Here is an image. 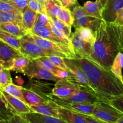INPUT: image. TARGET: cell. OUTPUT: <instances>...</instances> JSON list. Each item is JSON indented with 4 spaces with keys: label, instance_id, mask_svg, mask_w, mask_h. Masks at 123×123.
Wrapping results in <instances>:
<instances>
[{
    "label": "cell",
    "instance_id": "6da1fadb",
    "mask_svg": "<svg viewBox=\"0 0 123 123\" xmlns=\"http://www.w3.org/2000/svg\"><path fill=\"white\" fill-rule=\"evenodd\" d=\"M72 60L85 72L91 88L100 100L111 103L115 97L123 96V84L111 71L86 58L76 56Z\"/></svg>",
    "mask_w": 123,
    "mask_h": 123
},
{
    "label": "cell",
    "instance_id": "7a4b0ae2",
    "mask_svg": "<svg viewBox=\"0 0 123 123\" xmlns=\"http://www.w3.org/2000/svg\"><path fill=\"white\" fill-rule=\"evenodd\" d=\"M94 36L92 53L88 59L102 68L111 70L115 57L121 52L119 26L103 20Z\"/></svg>",
    "mask_w": 123,
    "mask_h": 123
},
{
    "label": "cell",
    "instance_id": "3957f363",
    "mask_svg": "<svg viewBox=\"0 0 123 123\" xmlns=\"http://www.w3.org/2000/svg\"><path fill=\"white\" fill-rule=\"evenodd\" d=\"M31 34L35 42L42 49H44L49 56L57 55L64 58L69 59H74L76 57L74 52L67 46L42 38L39 36L33 34L31 32Z\"/></svg>",
    "mask_w": 123,
    "mask_h": 123
},
{
    "label": "cell",
    "instance_id": "277c9868",
    "mask_svg": "<svg viewBox=\"0 0 123 123\" xmlns=\"http://www.w3.org/2000/svg\"><path fill=\"white\" fill-rule=\"evenodd\" d=\"M92 115L107 123H117L123 114L110 103L100 100L96 103Z\"/></svg>",
    "mask_w": 123,
    "mask_h": 123
},
{
    "label": "cell",
    "instance_id": "5b68a950",
    "mask_svg": "<svg viewBox=\"0 0 123 123\" xmlns=\"http://www.w3.org/2000/svg\"><path fill=\"white\" fill-rule=\"evenodd\" d=\"M72 13L74 16L73 25L75 28L86 27L96 32L102 22V19L89 16L85 12L84 7L78 5L73 8Z\"/></svg>",
    "mask_w": 123,
    "mask_h": 123
},
{
    "label": "cell",
    "instance_id": "8992f818",
    "mask_svg": "<svg viewBox=\"0 0 123 123\" xmlns=\"http://www.w3.org/2000/svg\"><path fill=\"white\" fill-rule=\"evenodd\" d=\"M19 52L21 54L30 60H36L49 55L44 49L40 47L34 40L31 32L20 38V48Z\"/></svg>",
    "mask_w": 123,
    "mask_h": 123
},
{
    "label": "cell",
    "instance_id": "52a82bcc",
    "mask_svg": "<svg viewBox=\"0 0 123 123\" xmlns=\"http://www.w3.org/2000/svg\"><path fill=\"white\" fill-rule=\"evenodd\" d=\"M24 74L26 75L30 80L34 78L42 80H50L57 82L61 78L55 76L48 70L43 67L38 63L36 60H31L25 71Z\"/></svg>",
    "mask_w": 123,
    "mask_h": 123
},
{
    "label": "cell",
    "instance_id": "ba28073f",
    "mask_svg": "<svg viewBox=\"0 0 123 123\" xmlns=\"http://www.w3.org/2000/svg\"><path fill=\"white\" fill-rule=\"evenodd\" d=\"M52 96L58 100L70 103L96 104L100 101L98 96L93 91L82 87H80L79 91L76 92L66 98H58L54 96L53 94H52Z\"/></svg>",
    "mask_w": 123,
    "mask_h": 123
},
{
    "label": "cell",
    "instance_id": "9c48e42d",
    "mask_svg": "<svg viewBox=\"0 0 123 123\" xmlns=\"http://www.w3.org/2000/svg\"><path fill=\"white\" fill-rule=\"evenodd\" d=\"M64 60L67 66L69 68V72L71 73L70 78H69L70 80L78 84L80 87L93 91L90 86L87 76L84 70L78 66L72 59L64 58Z\"/></svg>",
    "mask_w": 123,
    "mask_h": 123
},
{
    "label": "cell",
    "instance_id": "30bf717a",
    "mask_svg": "<svg viewBox=\"0 0 123 123\" xmlns=\"http://www.w3.org/2000/svg\"><path fill=\"white\" fill-rule=\"evenodd\" d=\"M80 86L68 78H61L56 82L52 93L58 98H66L78 91Z\"/></svg>",
    "mask_w": 123,
    "mask_h": 123
},
{
    "label": "cell",
    "instance_id": "8fae6325",
    "mask_svg": "<svg viewBox=\"0 0 123 123\" xmlns=\"http://www.w3.org/2000/svg\"><path fill=\"white\" fill-rule=\"evenodd\" d=\"M70 39L76 56L89 58L92 53L93 44L85 40L76 30L72 34Z\"/></svg>",
    "mask_w": 123,
    "mask_h": 123
},
{
    "label": "cell",
    "instance_id": "7c38bea8",
    "mask_svg": "<svg viewBox=\"0 0 123 123\" xmlns=\"http://www.w3.org/2000/svg\"><path fill=\"white\" fill-rule=\"evenodd\" d=\"M20 55H22L19 50L0 39V62L4 68L10 69L14 59Z\"/></svg>",
    "mask_w": 123,
    "mask_h": 123
},
{
    "label": "cell",
    "instance_id": "4fadbf2b",
    "mask_svg": "<svg viewBox=\"0 0 123 123\" xmlns=\"http://www.w3.org/2000/svg\"><path fill=\"white\" fill-rule=\"evenodd\" d=\"M60 118L66 123H88L90 115L80 114L58 105Z\"/></svg>",
    "mask_w": 123,
    "mask_h": 123
},
{
    "label": "cell",
    "instance_id": "5bb4252c",
    "mask_svg": "<svg viewBox=\"0 0 123 123\" xmlns=\"http://www.w3.org/2000/svg\"><path fill=\"white\" fill-rule=\"evenodd\" d=\"M123 8V0H107L102 12L103 19L108 22H114L118 12Z\"/></svg>",
    "mask_w": 123,
    "mask_h": 123
},
{
    "label": "cell",
    "instance_id": "9a60e30c",
    "mask_svg": "<svg viewBox=\"0 0 123 123\" xmlns=\"http://www.w3.org/2000/svg\"><path fill=\"white\" fill-rule=\"evenodd\" d=\"M52 94L49 95V99L52 100L54 102H55L60 106L66 108V109H70V110L73 111L77 112L80 113V114L92 115L96 104L66 103V102H61V101L58 100L56 98H54L52 96Z\"/></svg>",
    "mask_w": 123,
    "mask_h": 123
},
{
    "label": "cell",
    "instance_id": "2e32d148",
    "mask_svg": "<svg viewBox=\"0 0 123 123\" xmlns=\"http://www.w3.org/2000/svg\"><path fill=\"white\" fill-rule=\"evenodd\" d=\"M1 91L9 103L14 114L24 115L32 111L30 106L24 101L9 94L2 89H1Z\"/></svg>",
    "mask_w": 123,
    "mask_h": 123
},
{
    "label": "cell",
    "instance_id": "e0dca14e",
    "mask_svg": "<svg viewBox=\"0 0 123 123\" xmlns=\"http://www.w3.org/2000/svg\"><path fill=\"white\" fill-rule=\"evenodd\" d=\"M30 108L33 112L60 118L58 105L52 100H49L47 102L39 104L32 105Z\"/></svg>",
    "mask_w": 123,
    "mask_h": 123
},
{
    "label": "cell",
    "instance_id": "ac0fdd59",
    "mask_svg": "<svg viewBox=\"0 0 123 123\" xmlns=\"http://www.w3.org/2000/svg\"><path fill=\"white\" fill-rule=\"evenodd\" d=\"M36 61L40 64L43 67L46 68L47 70L51 72L54 75L59 78H70L71 73L70 72L66 71L65 70L61 69L56 66H55L48 56H43V57L38 58L36 59Z\"/></svg>",
    "mask_w": 123,
    "mask_h": 123
},
{
    "label": "cell",
    "instance_id": "d6986e66",
    "mask_svg": "<svg viewBox=\"0 0 123 123\" xmlns=\"http://www.w3.org/2000/svg\"><path fill=\"white\" fill-rule=\"evenodd\" d=\"M23 115L28 123H66L59 118L46 115L36 112H31Z\"/></svg>",
    "mask_w": 123,
    "mask_h": 123
},
{
    "label": "cell",
    "instance_id": "ffe728a7",
    "mask_svg": "<svg viewBox=\"0 0 123 123\" xmlns=\"http://www.w3.org/2000/svg\"><path fill=\"white\" fill-rule=\"evenodd\" d=\"M0 29L20 38L30 32L25 28L23 24L16 23L0 24Z\"/></svg>",
    "mask_w": 123,
    "mask_h": 123
},
{
    "label": "cell",
    "instance_id": "44dd1931",
    "mask_svg": "<svg viewBox=\"0 0 123 123\" xmlns=\"http://www.w3.org/2000/svg\"><path fill=\"white\" fill-rule=\"evenodd\" d=\"M21 91L22 92L23 96L25 98V103L28 105L30 106L49 100L42 97L37 92H35L34 91L31 90V89L28 88H24L22 86Z\"/></svg>",
    "mask_w": 123,
    "mask_h": 123
},
{
    "label": "cell",
    "instance_id": "7402d4cb",
    "mask_svg": "<svg viewBox=\"0 0 123 123\" xmlns=\"http://www.w3.org/2000/svg\"><path fill=\"white\" fill-rule=\"evenodd\" d=\"M30 80V89L33 90L35 92H37L39 94L40 96L44 98H47L48 100L49 99V95H50L52 91V88H50V86L51 84H47L46 82H43L37 81V80Z\"/></svg>",
    "mask_w": 123,
    "mask_h": 123
},
{
    "label": "cell",
    "instance_id": "603a6c76",
    "mask_svg": "<svg viewBox=\"0 0 123 123\" xmlns=\"http://www.w3.org/2000/svg\"><path fill=\"white\" fill-rule=\"evenodd\" d=\"M16 23L22 24V12L20 10L0 11V24Z\"/></svg>",
    "mask_w": 123,
    "mask_h": 123
},
{
    "label": "cell",
    "instance_id": "cb8c5ba5",
    "mask_svg": "<svg viewBox=\"0 0 123 123\" xmlns=\"http://www.w3.org/2000/svg\"><path fill=\"white\" fill-rule=\"evenodd\" d=\"M37 13L28 6L22 12V24L25 28L31 32L36 23Z\"/></svg>",
    "mask_w": 123,
    "mask_h": 123
},
{
    "label": "cell",
    "instance_id": "d4e9b609",
    "mask_svg": "<svg viewBox=\"0 0 123 123\" xmlns=\"http://www.w3.org/2000/svg\"><path fill=\"white\" fill-rule=\"evenodd\" d=\"M44 5L48 16L52 19H57L58 14L63 7L61 0H46Z\"/></svg>",
    "mask_w": 123,
    "mask_h": 123
},
{
    "label": "cell",
    "instance_id": "484cf974",
    "mask_svg": "<svg viewBox=\"0 0 123 123\" xmlns=\"http://www.w3.org/2000/svg\"><path fill=\"white\" fill-rule=\"evenodd\" d=\"M13 115L14 113L0 89V118L6 123Z\"/></svg>",
    "mask_w": 123,
    "mask_h": 123
},
{
    "label": "cell",
    "instance_id": "4316f807",
    "mask_svg": "<svg viewBox=\"0 0 123 123\" xmlns=\"http://www.w3.org/2000/svg\"><path fill=\"white\" fill-rule=\"evenodd\" d=\"M123 68V53L119 52L111 67L112 73L121 81L123 85L122 69Z\"/></svg>",
    "mask_w": 123,
    "mask_h": 123
},
{
    "label": "cell",
    "instance_id": "83f0119b",
    "mask_svg": "<svg viewBox=\"0 0 123 123\" xmlns=\"http://www.w3.org/2000/svg\"><path fill=\"white\" fill-rule=\"evenodd\" d=\"M30 59L24 55L18 56L13 60V64L10 70L24 74L26 68L30 63Z\"/></svg>",
    "mask_w": 123,
    "mask_h": 123
},
{
    "label": "cell",
    "instance_id": "f1b7e54d",
    "mask_svg": "<svg viewBox=\"0 0 123 123\" xmlns=\"http://www.w3.org/2000/svg\"><path fill=\"white\" fill-rule=\"evenodd\" d=\"M0 39L19 50L20 48V38L0 29Z\"/></svg>",
    "mask_w": 123,
    "mask_h": 123
},
{
    "label": "cell",
    "instance_id": "f546056e",
    "mask_svg": "<svg viewBox=\"0 0 123 123\" xmlns=\"http://www.w3.org/2000/svg\"><path fill=\"white\" fill-rule=\"evenodd\" d=\"M83 7L85 12L89 16L103 20L102 18V11L96 1L95 2L91 1H86L84 3Z\"/></svg>",
    "mask_w": 123,
    "mask_h": 123
},
{
    "label": "cell",
    "instance_id": "4dcf8cb0",
    "mask_svg": "<svg viewBox=\"0 0 123 123\" xmlns=\"http://www.w3.org/2000/svg\"><path fill=\"white\" fill-rule=\"evenodd\" d=\"M57 18L68 26H72L74 22V16L68 7H62L58 14Z\"/></svg>",
    "mask_w": 123,
    "mask_h": 123
},
{
    "label": "cell",
    "instance_id": "1f68e13d",
    "mask_svg": "<svg viewBox=\"0 0 123 123\" xmlns=\"http://www.w3.org/2000/svg\"><path fill=\"white\" fill-rule=\"evenodd\" d=\"M49 21H50V28H51V30L52 31L53 33L64 43L66 46H68V48L70 49H72L73 51H74L73 50V46H72V42H71V39L70 38H68V37L66 36L64 33H62V32L60 31L56 26L54 25V24H53L52 21L51 19L49 18Z\"/></svg>",
    "mask_w": 123,
    "mask_h": 123
},
{
    "label": "cell",
    "instance_id": "d6a6232c",
    "mask_svg": "<svg viewBox=\"0 0 123 123\" xmlns=\"http://www.w3.org/2000/svg\"><path fill=\"white\" fill-rule=\"evenodd\" d=\"M21 87L22 86L15 85L13 83H11V84H10L7 86L1 89H2V90L6 91V92L8 93L9 94L12 95V96H14V97H16V98H19L21 100L25 102V98H24V96H23L22 92L21 91Z\"/></svg>",
    "mask_w": 123,
    "mask_h": 123
},
{
    "label": "cell",
    "instance_id": "836d02e7",
    "mask_svg": "<svg viewBox=\"0 0 123 123\" xmlns=\"http://www.w3.org/2000/svg\"><path fill=\"white\" fill-rule=\"evenodd\" d=\"M75 30H76L79 32L81 37L85 40L93 44L94 42L95 36L94 32L91 29L86 27H80L75 28Z\"/></svg>",
    "mask_w": 123,
    "mask_h": 123
},
{
    "label": "cell",
    "instance_id": "e575fe53",
    "mask_svg": "<svg viewBox=\"0 0 123 123\" xmlns=\"http://www.w3.org/2000/svg\"><path fill=\"white\" fill-rule=\"evenodd\" d=\"M53 24H54L55 26L60 30L61 32L64 34L68 38H71V36H72V26H68L66 25L65 23L60 20V19H52Z\"/></svg>",
    "mask_w": 123,
    "mask_h": 123
},
{
    "label": "cell",
    "instance_id": "d590c367",
    "mask_svg": "<svg viewBox=\"0 0 123 123\" xmlns=\"http://www.w3.org/2000/svg\"><path fill=\"white\" fill-rule=\"evenodd\" d=\"M11 83H13V80L11 76L10 70L4 68L0 76V88L7 86Z\"/></svg>",
    "mask_w": 123,
    "mask_h": 123
},
{
    "label": "cell",
    "instance_id": "8d00e7d4",
    "mask_svg": "<svg viewBox=\"0 0 123 123\" xmlns=\"http://www.w3.org/2000/svg\"><path fill=\"white\" fill-rule=\"evenodd\" d=\"M28 6L37 13L48 14L44 4L41 3L37 0H30Z\"/></svg>",
    "mask_w": 123,
    "mask_h": 123
},
{
    "label": "cell",
    "instance_id": "74e56055",
    "mask_svg": "<svg viewBox=\"0 0 123 123\" xmlns=\"http://www.w3.org/2000/svg\"><path fill=\"white\" fill-rule=\"evenodd\" d=\"M48 58L59 68L69 72V68L65 62L64 58L57 56V55H50V56H48Z\"/></svg>",
    "mask_w": 123,
    "mask_h": 123
},
{
    "label": "cell",
    "instance_id": "f35d334b",
    "mask_svg": "<svg viewBox=\"0 0 123 123\" xmlns=\"http://www.w3.org/2000/svg\"><path fill=\"white\" fill-rule=\"evenodd\" d=\"M19 10L14 4L7 0H0V11L1 12H10Z\"/></svg>",
    "mask_w": 123,
    "mask_h": 123
},
{
    "label": "cell",
    "instance_id": "ab89813d",
    "mask_svg": "<svg viewBox=\"0 0 123 123\" xmlns=\"http://www.w3.org/2000/svg\"><path fill=\"white\" fill-rule=\"evenodd\" d=\"M14 4L19 10L23 11L28 7L30 0H7Z\"/></svg>",
    "mask_w": 123,
    "mask_h": 123
},
{
    "label": "cell",
    "instance_id": "60d3db41",
    "mask_svg": "<svg viewBox=\"0 0 123 123\" xmlns=\"http://www.w3.org/2000/svg\"><path fill=\"white\" fill-rule=\"evenodd\" d=\"M110 103L118 109L123 114V95L113 98Z\"/></svg>",
    "mask_w": 123,
    "mask_h": 123
},
{
    "label": "cell",
    "instance_id": "b9f144b4",
    "mask_svg": "<svg viewBox=\"0 0 123 123\" xmlns=\"http://www.w3.org/2000/svg\"><path fill=\"white\" fill-rule=\"evenodd\" d=\"M6 123H28L27 120L23 117V115L19 114H14L12 115Z\"/></svg>",
    "mask_w": 123,
    "mask_h": 123
},
{
    "label": "cell",
    "instance_id": "7bdbcfd3",
    "mask_svg": "<svg viewBox=\"0 0 123 123\" xmlns=\"http://www.w3.org/2000/svg\"><path fill=\"white\" fill-rule=\"evenodd\" d=\"M114 23L119 26H123V8L118 12Z\"/></svg>",
    "mask_w": 123,
    "mask_h": 123
},
{
    "label": "cell",
    "instance_id": "ee69618b",
    "mask_svg": "<svg viewBox=\"0 0 123 123\" xmlns=\"http://www.w3.org/2000/svg\"><path fill=\"white\" fill-rule=\"evenodd\" d=\"M77 1L78 0H62L61 2H62L64 7L68 8L70 6L76 4L77 3Z\"/></svg>",
    "mask_w": 123,
    "mask_h": 123
},
{
    "label": "cell",
    "instance_id": "f6af8a7d",
    "mask_svg": "<svg viewBox=\"0 0 123 123\" xmlns=\"http://www.w3.org/2000/svg\"><path fill=\"white\" fill-rule=\"evenodd\" d=\"M119 30H120V42L121 52L123 53V26H119Z\"/></svg>",
    "mask_w": 123,
    "mask_h": 123
},
{
    "label": "cell",
    "instance_id": "bcb514c9",
    "mask_svg": "<svg viewBox=\"0 0 123 123\" xmlns=\"http://www.w3.org/2000/svg\"><path fill=\"white\" fill-rule=\"evenodd\" d=\"M96 1L97 3V4L98 5V6H99L102 13V12H103V8H104L105 6L107 0H96Z\"/></svg>",
    "mask_w": 123,
    "mask_h": 123
},
{
    "label": "cell",
    "instance_id": "7dc6e473",
    "mask_svg": "<svg viewBox=\"0 0 123 123\" xmlns=\"http://www.w3.org/2000/svg\"><path fill=\"white\" fill-rule=\"evenodd\" d=\"M3 68H4V67H3V66H2V64H1V62H0V76H1V72H2V69H3Z\"/></svg>",
    "mask_w": 123,
    "mask_h": 123
},
{
    "label": "cell",
    "instance_id": "c3c4849f",
    "mask_svg": "<svg viewBox=\"0 0 123 123\" xmlns=\"http://www.w3.org/2000/svg\"><path fill=\"white\" fill-rule=\"evenodd\" d=\"M117 123H123V116L119 119Z\"/></svg>",
    "mask_w": 123,
    "mask_h": 123
},
{
    "label": "cell",
    "instance_id": "681fc988",
    "mask_svg": "<svg viewBox=\"0 0 123 123\" xmlns=\"http://www.w3.org/2000/svg\"><path fill=\"white\" fill-rule=\"evenodd\" d=\"M37 1H39L40 2H41V3H42V4H44V2H45V1H46V0H37Z\"/></svg>",
    "mask_w": 123,
    "mask_h": 123
},
{
    "label": "cell",
    "instance_id": "f907efd6",
    "mask_svg": "<svg viewBox=\"0 0 123 123\" xmlns=\"http://www.w3.org/2000/svg\"><path fill=\"white\" fill-rule=\"evenodd\" d=\"M0 123H4V120L2 118H0Z\"/></svg>",
    "mask_w": 123,
    "mask_h": 123
},
{
    "label": "cell",
    "instance_id": "816d5d0a",
    "mask_svg": "<svg viewBox=\"0 0 123 123\" xmlns=\"http://www.w3.org/2000/svg\"></svg>",
    "mask_w": 123,
    "mask_h": 123
},
{
    "label": "cell",
    "instance_id": "f5cc1de1",
    "mask_svg": "<svg viewBox=\"0 0 123 123\" xmlns=\"http://www.w3.org/2000/svg\"><path fill=\"white\" fill-rule=\"evenodd\" d=\"M61 1H62V0H61Z\"/></svg>",
    "mask_w": 123,
    "mask_h": 123
}]
</instances>
